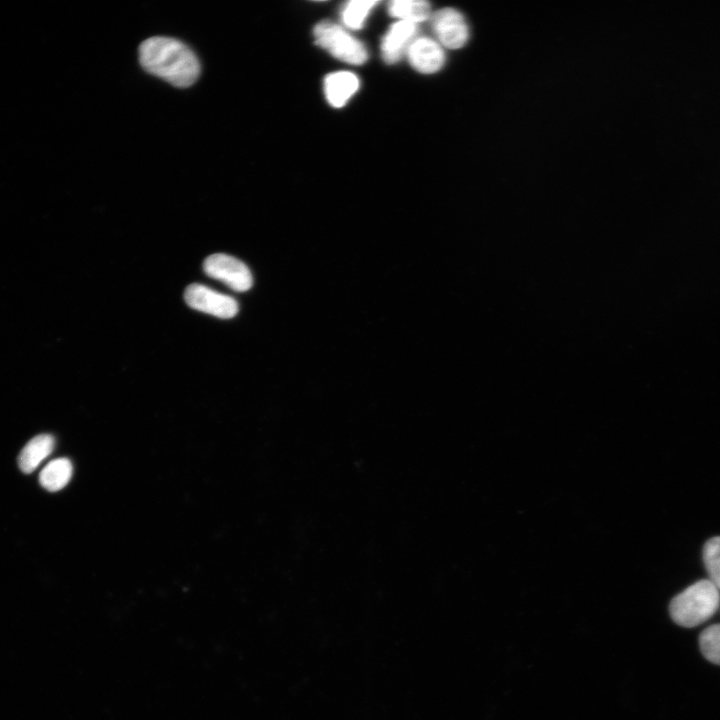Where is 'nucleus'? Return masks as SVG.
<instances>
[{
	"instance_id": "obj_9",
	"label": "nucleus",
	"mask_w": 720,
	"mask_h": 720,
	"mask_svg": "<svg viewBox=\"0 0 720 720\" xmlns=\"http://www.w3.org/2000/svg\"><path fill=\"white\" fill-rule=\"evenodd\" d=\"M358 88V77L348 71L334 72L324 79L326 99L330 105L336 108L344 106Z\"/></svg>"
},
{
	"instance_id": "obj_15",
	"label": "nucleus",
	"mask_w": 720,
	"mask_h": 720,
	"mask_svg": "<svg viewBox=\"0 0 720 720\" xmlns=\"http://www.w3.org/2000/svg\"><path fill=\"white\" fill-rule=\"evenodd\" d=\"M699 646L708 661L720 665V624H713L702 631Z\"/></svg>"
},
{
	"instance_id": "obj_12",
	"label": "nucleus",
	"mask_w": 720,
	"mask_h": 720,
	"mask_svg": "<svg viewBox=\"0 0 720 720\" xmlns=\"http://www.w3.org/2000/svg\"><path fill=\"white\" fill-rule=\"evenodd\" d=\"M388 12L400 21L417 24L431 17V6L420 0H393L388 4Z\"/></svg>"
},
{
	"instance_id": "obj_4",
	"label": "nucleus",
	"mask_w": 720,
	"mask_h": 720,
	"mask_svg": "<svg viewBox=\"0 0 720 720\" xmlns=\"http://www.w3.org/2000/svg\"><path fill=\"white\" fill-rule=\"evenodd\" d=\"M207 276L225 283L236 292H245L253 285L249 268L239 259L222 253L208 256L203 262Z\"/></svg>"
},
{
	"instance_id": "obj_14",
	"label": "nucleus",
	"mask_w": 720,
	"mask_h": 720,
	"mask_svg": "<svg viewBox=\"0 0 720 720\" xmlns=\"http://www.w3.org/2000/svg\"><path fill=\"white\" fill-rule=\"evenodd\" d=\"M703 561L709 580L720 590V536L713 537L705 543Z\"/></svg>"
},
{
	"instance_id": "obj_3",
	"label": "nucleus",
	"mask_w": 720,
	"mask_h": 720,
	"mask_svg": "<svg viewBox=\"0 0 720 720\" xmlns=\"http://www.w3.org/2000/svg\"><path fill=\"white\" fill-rule=\"evenodd\" d=\"M315 42L335 58L349 64H363L368 53L358 39L331 21L318 23L313 30Z\"/></svg>"
},
{
	"instance_id": "obj_8",
	"label": "nucleus",
	"mask_w": 720,
	"mask_h": 720,
	"mask_svg": "<svg viewBox=\"0 0 720 720\" xmlns=\"http://www.w3.org/2000/svg\"><path fill=\"white\" fill-rule=\"evenodd\" d=\"M416 33L417 24L400 20L393 24L381 42V53L385 62L396 63L406 53Z\"/></svg>"
},
{
	"instance_id": "obj_10",
	"label": "nucleus",
	"mask_w": 720,
	"mask_h": 720,
	"mask_svg": "<svg viewBox=\"0 0 720 720\" xmlns=\"http://www.w3.org/2000/svg\"><path fill=\"white\" fill-rule=\"evenodd\" d=\"M55 439L50 434H40L28 441L21 450L18 464L24 473L33 472L53 451Z\"/></svg>"
},
{
	"instance_id": "obj_7",
	"label": "nucleus",
	"mask_w": 720,
	"mask_h": 720,
	"mask_svg": "<svg viewBox=\"0 0 720 720\" xmlns=\"http://www.w3.org/2000/svg\"><path fill=\"white\" fill-rule=\"evenodd\" d=\"M411 66L421 73H434L445 63L442 46L428 37L415 38L406 51Z\"/></svg>"
},
{
	"instance_id": "obj_11",
	"label": "nucleus",
	"mask_w": 720,
	"mask_h": 720,
	"mask_svg": "<svg viewBox=\"0 0 720 720\" xmlns=\"http://www.w3.org/2000/svg\"><path fill=\"white\" fill-rule=\"evenodd\" d=\"M73 466L67 458L50 461L40 472V484L48 491L55 492L64 488L70 481Z\"/></svg>"
},
{
	"instance_id": "obj_1",
	"label": "nucleus",
	"mask_w": 720,
	"mask_h": 720,
	"mask_svg": "<svg viewBox=\"0 0 720 720\" xmlns=\"http://www.w3.org/2000/svg\"><path fill=\"white\" fill-rule=\"evenodd\" d=\"M139 61L148 73L179 88L191 86L200 74L195 53L183 42L169 37L155 36L143 41Z\"/></svg>"
},
{
	"instance_id": "obj_5",
	"label": "nucleus",
	"mask_w": 720,
	"mask_h": 720,
	"mask_svg": "<svg viewBox=\"0 0 720 720\" xmlns=\"http://www.w3.org/2000/svg\"><path fill=\"white\" fill-rule=\"evenodd\" d=\"M184 299L189 307L222 319L234 317L239 310L238 302L233 297L202 284L189 285L184 292Z\"/></svg>"
},
{
	"instance_id": "obj_2",
	"label": "nucleus",
	"mask_w": 720,
	"mask_h": 720,
	"mask_svg": "<svg viewBox=\"0 0 720 720\" xmlns=\"http://www.w3.org/2000/svg\"><path fill=\"white\" fill-rule=\"evenodd\" d=\"M719 604V589L709 579H703L676 595L670 602L669 612L676 624L692 628L709 620Z\"/></svg>"
},
{
	"instance_id": "obj_13",
	"label": "nucleus",
	"mask_w": 720,
	"mask_h": 720,
	"mask_svg": "<svg viewBox=\"0 0 720 720\" xmlns=\"http://www.w3.org/2000/svg\"><path fill=\"white\" fill-rule=\"evenodd\" d=\"M374 0H353L347 2L341 11L343 23L350 29H360L369 12L377 5Z\"/></svg>"
},
{
	"instance_id": "obj_6",
	"label": "nucleus",
	"mask_w": 720,
	"mask_h": 720,
	"mask_svg": "<svg viewBox=\"0 0 720 720\" xmlns=\"http://www.w3.org/2000/svg\"><path fill=\"white\" fill-rule=\"evenodd\" d=\"M431 28L441 46L458 49L469 39V28L463 15L453 8H443L431 15Z\"/></svg>"
}]
</instances>
